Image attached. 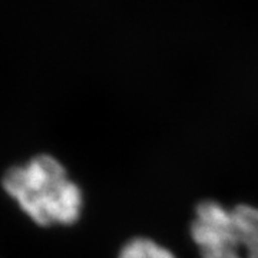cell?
<instances>
[{
  "mask_svg": "<svg viewBox=\"0 0 258 258\" xmlns=\"http://www.w3.org/2000/svg\"><path fill=\"white\" fill-rule=\"evenodd\" d=\"M3 188L40 227L72 225L81 218L82 189L50 155H37L25 165L10 168L3 176Z\"/></svg>",
  "mask_w": 258,
  "mask_h": 258,
  "instance_id": "6da1fadb",
  "label": "cell"
},
{
  "mask_svg": "<svg viewBox=\"0 0 258 258\" xmlns=\"http://www.w3.org/2000/svg\"><path fill=\"white\" fill-rule=\"evenodd\" d=\"M189 234L201 258H244L232 210L215 200H204L195 207Z\"/></svg>",
  "mask_w": 258,
  "mask_h": 258,
  "instance_id": "7a4b0ae2",
  "label": "cell"
},
{
  "mask_svg": "<svg viewBox=\"0 0 258 258\" xmlns=\"http://www.w3.org/2000/svg\"><path fill=\"white\" fill-rule=\"evenodd\" d=\"M231 210L244 258H258V207L238 204Z\"/></svg>",
  "mask_w": 258,
  "mask_h": 258,
  "instance_id": "3957f363",
  "label": "cell"
},
{
  "mask_svg": "<svg viewBox=\"0 0 258 258\" xmlns=\"http://www.w3.org/2000/svg\"><path fill=\"white\" fill-rule=\"evenodd\" d=\"M118 258H178L174 251L148 237L129 240L119 251Z\"/></svg>",
  "mask_w": 258,
  "mask_h": 258,
  "instance_id": "277c9868",
  "label": "cell"
}]
</instances>
